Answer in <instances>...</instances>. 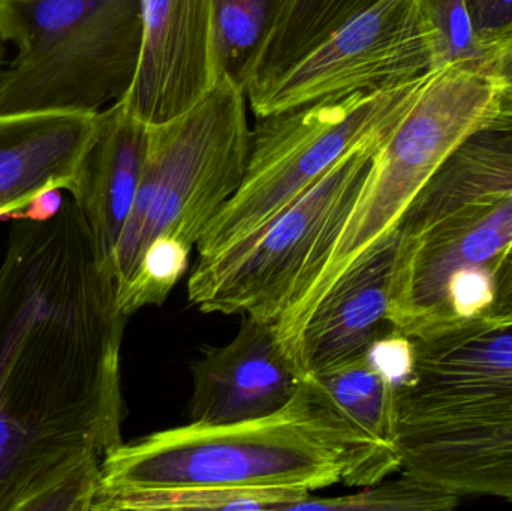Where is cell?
I'll return each mask as SVG.
<instances>
[{
  "mask_svg": "<svg viewBox=\"0 0 512 511\" xmlns=\"http://www.w3.org/2000/svg\"><path fill=\"white\" fill-rule=\"evenodd\" d=\"M384 138L346 155L254 236L198 257L189 302L204 314L279 323L327 260Z\"/></svg>",
  "mask_w": 512,
  "mask_h": 511,
  "instance_id": "cell-6",
  "label": "cell"
},
{
  "mask_svg": "<svg viewBox=\"0 0 512 511\" xmlns=\"http://www.w3.org/2000/svg\"><path fill=\"white\" fill-rule=\"evenodd\" d=\"M191 251V246L176 237L153 239L131 281L117 294L123 314L131 317L147 306H161L185 275Z\"/></svg>",
  "mask_w": 512,
  "mask_h": 511,
  "instance_id": "cell-21",
  "label": "cell"
},
{
  "mask_svg": "<svg viewBox=\"0 0 512 511\" xmlns=\"http://www.w3.org/2000/svg\"><path fill=\"white\" fill-rule=\"evenodd\" d=\"M478 41L512 23V0H466Z\"/></svg>",
  "mask_w": 512,
  "mask_h": 511,
  "instance_id": "cell-24",
  "label": "cell"
},
{
  "mask_svg": "<svg viewBox=\"0 0 512 511\" xmlns=\"http://www.w3.org/2000/svg\"><path fill=\"white\" fill-rule=\"evenodd\" d=\"M424 11L438 35L441 65L478 57V38L466 0H423Z\"/></svg>",
  "mask_w": 512,
  "mask_h": 511,
  "instance_id": "cell-22",
  "label": "cell"
},
{
  "mask_svg": "<svg viewBox=\"0 0 512 511\" xmlns=\"http://www.w3.org/2000/svg\"><path fill=\"white\" fill-rule=\"evenodd\" d=\"M243 318L230 344L207 348L192 363L189 422L227 425L270 416L289 404L304 380L276 323Z\"/></svg>",
  "mask_w": 512,
  "mask_h": 511,
  "instance_id": "cell-11",
  "label": "cell"
},
{
  "mask_svg": "<svg viewBox=\"0 0 512 511\" xmlns=\"http://www.w3.org/2000/svg\"><path fill=\"white\" fill-rule=\"evenodd\" d=\"M402 470L460 497L512 503V420L498 425L418 432L396 440Z\"/></svg>",
  "mask_w": 512,
  "mask_h": 511,
  "instance_id": "cell-15",
  "label": "cell"
},
{
  "mask_svg": "<svg viewBox=\"0 0 512 511\" xmlns=\"http://www.w3.org/2000/svg\"><path fill=\"white\" fill-rule=\"evenodd\" d=\"M98 114L0 117V221L42 192H72Z\"/></svg>",
  "mask_w": 512,
  "mask_h": 511,
  "instance_id": "cell-14",
  "label": "cell"
},
{
  "mask_svg": "<svg viewBox=\"0 0 512 511\" xmlns=\"http://www.w3.org/2000/svg\"><path fill=\"white\" fill-rule=\"evenodd\" d=\"M286 0H213L219 75L243 89L246 74Z\"/></svg>",
  "mask_w": 512,
  "mask_h": 511,
  "instance_id": "cell-19",
  "label": "cell"
},
{
  "mask_svg": "<svg viewBox=\"0 0 512 511\" xmlns=\"http://www.w3.org/2000/svg\"><path fill=\"white\" fill-rule=\"evenodd\" d=\"M400 473L402 474L399 479L378 483L348 497L322 500L306 498L292 507V510L447 511L456 509L463 498L456 492L448 491L405 471Z\"/></svg>",
  "mask_w": 512,
  "mask_h": 511,
  "instance_id": "cell-20",
  "label": "cell"
},
{
  "mask_svg": "<svg viewBox=\"0 0 512 511\" xmlns=\"http://www.w3.org/2000/svg\"><path fill=\"white\" fill-rule=\"evenodd\" d=\"M478 57L498 84V108L490 125L512 128V23L483 36Z\"/></svg>",
  "mask_w": 512,
  "mask_h": 511,
  "instance_id": "cell-23",
  "label": "cell"
},
{
  "mask_svg": "<svg viewBox=\"0 0 512 511\" xmlns=\"http://www.w3.org/2000/svg\"><path fill=\"white\" fill-rule=\"evenodd\" d=\"M402 470L399 449L358 434L307 378L270 416L192 423L111 450L98 495L159 489L312 492L370 488Z\"/></svg>",
  "mask_w": 512,
  "mask_h": 511,
  "instance_id": "cell-2",
  "label": "cell"
},
{
  "mask_svg": "<svg viewBox=\"0 0 512 511\" xmlns=\"http://www.w3.org/2000/svg\"><path fill=\"white\" fill-rule=\"evenodd\" d=\"M309 492L159 489L99 495L92 511L283 510L291 511Z\"/></svg>",
  "mask_w": 512,
  "mask_h": 511,
  "instance_id": "cell-18",
  "label": "cell"
},
{
  "mask_svg": "<svg viewBox=\"0 0 512 511\" xmlns=\"http://www.w3.org/2000/svg\"><path fill=\"white\" fill-rule=\"evenodd\" d=\"M65 204L62 189H50L36 195L29 204L17 212L11 213L6 221L45 222L53 219Z\"/></svg>",
  "mask_w": 512,
  "mask_h": 511,
  "instance_id": "cell-26",
  "label": "cell"
},
{
  "mask_svg": "<svg viewBox=\"0 0 512 511\" xmlns=\"http://www.w3.org/2000/svg\"><path fill=\"white\" fill-rule=\"evenodd\" d=\"M397 242L399 231L373 246L316 306L295 351L303 377L367 356L396 330L390 302Z\"/></svg>",
  "mask_w": 512,
  "mask_h": 511,
  "instance_id": "cell-12",
  "label": "cell"
},
{
  "mask_svg": "<svg viewBox=\"0 0 512 511\" xmlns=\"http://www.w3.org/2000/svg\"><path fill=\"white\" fill-rule=\"evenodd\" d=\"M414 341L411 377L396 389V440L512 420V324L480 320Z\"/></svg>",
  "mask_w": 512,
  "mask_h": 511,
  "instance_id": "cell-9",
  "label": "cell"
},
{
  "mask_svg": "<svg viewBox=\"0 0 512 511\" xmlns=\"http://www.w3.org/2000/svg\"><path fill=\"white\" fill-rule=\"evenodd\" d=\"M508 324H512V315H510V317L508 318H505V320L502 321V323H499L498 326L495 327L508 326Z\"/></svg>",
  "mask_w": 512,
  "mask_h": 511,
  "instance_id": "cell-28",
  "label": "cell"
},
{
  "mask_svg": "<svg viewBox=\"0 0 512 511\" xmlns=\"http://www.w3.org/2000/svg\"><path fill=\"white\" fill-rule=\"evenodd\" d=\"M3 57H5V42L0 39V69L5 65V63H3Z\"/></svg>",
  "mask_w": 512,
  "mask_h": 511,
  "instance_id": "cell-27",
  "label": "cell"
},
{
  "mask_svg": "<svg viewBox=\"0 0 512 511\" xmlns=\"http://www.w3.org/2000/svg\"><path fill=\"white\" fill-rule=\"evenodd\" d=\"M141 47L126 107L150 125L182 116L218 81L213 0H140Z\"/></svg>",
  "mask_w": 512,
  "mask_h": 511,
  "instance_id": "cell-10",
  "label": "cell"
},
{
  "mask_svg": "<svg viewBox=\"0 0 512 511\" xmlns=\"http://www.w3.org/2000/svg\"><path fill=\"white\" fill-rule=\"evenodd\" d=\"M245 90L230 75L182 116L152 125L143 177L117 243V294L131 281L149 243L176 237L197 246L245 177L251 149Z\"/></svg>",
  "mask_w": 512,
  "mask_h": 511,
  "instance_id": "cell-5",
  "label": "cell"
},
{
  "mask_svg": "<svg viewBox=\"0 0 512 511\" xmlns=\"http://www.w3.org/2000/svg\"><path fill=\"white\" fill-rule=\"evenodd\" d=\"M441 66L423 0H379L246 96L258 119L411 83Z\"/></svg>",
  "mask_w": 512,
  "mask_h": 511,
  "instance_id": "cell-8",
  "label": "cell"
},
{
  "mask_svg": "<svg viewBox=\"0 0 512 511\" xmlns=\"http://www.w3.org/2000/svg\"><path fill=\"white\" fill-rule=\"evenodd\" d=\"M0 264V511H33L68 482L101 483L123 443L126 317L72 198L12 221Z\"/></svg>",
  "mask_w": 512,
  "mask_h": 511,
  "instance_id": "cell-1",
  "label": "cell"
},
{
  "mask_svg": "<svg viewBox=\"0 0 512 511\" xmlns=\"http://www.w3.org/2000/svg\"><path fill=\"white\" fill-rule=\"evenodd\" d=\"M376 2L379 0H286L246 74V96L270 83Z\"/></svg>",
  "mask_w": 512,
  "mask_h": 511,
  "instance_id": "cell-16",
  "label": "cell"
},
{
  "mask_svg": "<svg viewBox=\"0 0 512 511\" xmlns=\"http://www.w3.org/2000/svg\"><path fill=\"white\" fill-rule=\"evenodd\" d=\"M0 2H6V0H0Z\"/></svg>",
  "mask_w": 512,
  "mask_h": 511,
  "instance_id": "cell-29",
  "label": "cell"
},
{
  "mask_svg": "<svg viewBox=\"0 0 512 511\" xmlns=\"http://www.w3.org/2000/svg\"><path fill=\"white\" fill-rule=\"evenodd\" d=\"M426 75L391 89L259 119L245 177L197 243L198 257H210L254 236L346 155L387 137Z\"/></svg>",
  "mask_w": 512,
  "mask_h": 511,
  "instance_id": "cell-7",
  "label": "cell"
},
{
  "mask_svg": "<svg viewBox=\"0 0 512 511\" xmlns=\"http://www.w3.org/2000/svg\"><path fill=\"white\" fill-rule=\"evenodd\" d=\"M152 125L119 101L98 114L72 200L86 218L102 264L113 258L146 167Z\"/></svg>",
  "mask_w": 512,
  "mask_h": 511,
  "instance_id": "cell-13",
  "label": "cell"
},
{
  "mask_svg": "<svg viewBox=\"0 0 512 511\" xmlns=\"http://www.w3.org/2000/svg\"><path fill=\"white\" fill-rule=\"evenodd\" d=\"M0 117L98 114L122 101L141 47L140 0H6Z\"/></svg>",
  "mask_w": 512,
  "mask_h": 511,
  "instance_id": "cell-4",
  "label": "cell"
},
{
  "mask_svg": "<svg viewBox=\"0 0 512 511\" xmlns=\"http://www.w3.org/2000/svg\"><path fill=\"white\" fill-rule=\"evenodd\" d=\"M306 378L358 434L375 443L397 447V386L373 365L369 356Z\"/></svg>",
  "mask_w": 512,
  "mask_h": 511,
  "instance_id": "cell-17",
  "label": "cell"
},
{
  "mask_svg": "<svg viewBox=\"0 0 512 511\" xmlns=\"http://www.w3.org/2000/svg\"><path fill=\"white\" fill-rule=\"evenodd\" d=\"M512 315V242L496 267V297L495 305L487 317L481 318V323L487 327L498 326L505 318Z\"/></svg>",
  "mask_w": 512,
  "mask_h": 511,
  "instance_id": "cell-25",
  "label": "cell"
},
{
  "mask_svg": "<svg viewBox=\"0 0 512 511\" xmlns=\"http://www.w3.org/2000/svg\"><path fill=\"white\" fill-rule=\"evenodd\" d=\"M496 108L498 84L480 57L450 60L427 72L414 101L376 149L357 201L315 281L276 323L292 359L307 320L331 287L399 230L421 189L466 138L492 122Z\"/></svg>",
  "mask_w": 512,
  "mask_h": 511,
  "instance_id": "cell-3",
  "label": "cell"
}]
</instances>
